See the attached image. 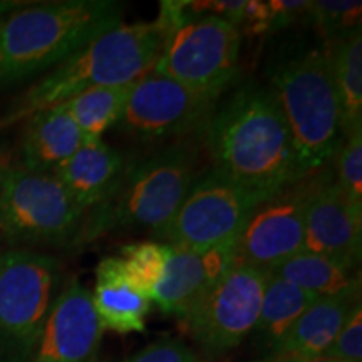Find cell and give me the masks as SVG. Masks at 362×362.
Instances as JSON below:
<instances>
[{
  "label": "cell",
  "instance_id": "cell-23",
  "mask_svg": "<svg viewBox=\"0 0 362 362\" xmlns=\"http://www.w3.org/2000/svg\"><path fill=\"white\" fill-rule=\"evenodd\" d=\"M131 84L84 90L62 104L79 128L84 141L103 139L106 131L117 126L128 101Z\"/></svg>",
  "mask_w": 362,
  "mask_h": 362
},
{
  "label": "cell",
  "instance_id": "cell-25",
  "mask_svg": "<svg viewBox=\"0 0 362 362\" xmlns=\"http://www.w3.org/2000/svg\"><path fill=\"white\" fill-rule=\"evenodd\" d=\"M309 0H247L245 13L240 24V34L267 35L287 29L309 17Z\"/></svg>",
  "mask_w": 362,
  "mask_h": 362
},
{
  "label": "cell",
  "instance_id": "cell-15",
  "mask_svg": "<svg viewBox=\"0 0 362 362\" xmlns=\"http://www.w3.org/2000/svg\"><path fill=\"white\" fill-rule=\"evenodd\" d=\"M304 250L361 264L362 208L342 193L332 173L325 176L307 205Z\"/></svg>",
  "mask_w": 362,
  "mask_h": 362
},
{
  "label": "cell",
  "instance_id": "cell-2",
  "mask_svg": "<svg viewBox=\"0 0 362 362\" xmlns=\"http://www.w3.org/2000/svg\"><path fill=\"white\" fill-rule=\"evenodd\" d=\"M123 22L112 0L19 4L0 16V88L24 83Z\"/></svg>",
  "mask_w": 362,
  "mask_h": 362
},
{
  "label": "cell",
  "instance_id": "cell-11",
  "mask_svg": "<svg viewBox=\"0 0 362 362\" xmlns=\"http://www.w3.org/2000/svg\"><path fill=\"white\" fill-rule=\"evenodd\" d=\"M269 272L235 264L183 319L185 330L205 354L235 349L255 327Z\"/></svg>",
  "mask_w": 362,
  "mask_h": 362
},
{
  "label": "cell",
  "instance_id": "cell-12",
  "mask_svg": "<svg viewBox=\"0 0 362 362\" xmlns=\"http://www.w3.org/2000/svg\"><path fill=\"white\" fill-rule=\"evenodd\" d=\"M327 175V170L307 175L257 205L235 238L237 264L270 272L304 250L307 205Z\"/></svg>",
  "mask_w": 362,
  "mask_h": 362
},
{
  "label": "cell",
  "instance_id": "cell-1",
  "mask_svg": "<svg viewBox=\"0 0 362 362\" xmlns=\"http://www.w3.org/2000/svg\"><path fill=\"white\" fill-rule=\"evenodd\" d=\"M203 138L214 168L264 200L307 176L277 101L253 79L216 106Z\"/></svg>",
  "mask_w": 362,
  "mask_h": 362
},
{
  "label": "cell",
  "instance_id": "cell-3",
  "mask_svg": "<svg viewBox=\"0 0 362 362\" xmlns=\"http://www.w3.org/2000/svg\"><path fill=\"white\" fill-rule=\"evenodd\" d=\"M163 39L165 34L156 21L121 22L45 72L0 117V131L35 112L61 106L84 90L134 83L153 71Z\"/></svg>",
  "mask_w": 362,
  "mask_h": 362
},
{
  "label": "cell",
  "instance_id": "cell-4",
  "mask_svg": "<svg viewBox=\"0 0 362 362\" xmlns=\"http://www.w3.org/2000/svg\"><path fill=\"white\" fill-rule=\"evenodd\" d=\"M198 149L170 143L126 163L115 188L84 216L72 248H83L111 233L148 228L149 233L173 218L197 180Z\"/></svg>",
  "mask_w": 362,
  "mask_h": 362
},
{
  "label": "cell",
  "instance_id": "cell-19",
  "mask_svg": "<svg viewBox=\"0 0 362 362\" xmlns=\"http://www.w3.org/2000/svg\"><path fill=\"white\" fill-rule=\"evenodd\" d=\"M24 123L21 166L30 171L54 175L84 143L79 128L62 104L35 112Z\"/></svg>",
  "mask_w": 362,
  "mask_h": 362
},
{
  "label": "cell",
  "instance_id": "cell-30",
  "mask_svg": "<svg viewBox=\"0 0 362 362\" xmlns=\"http://www.w3.org/2000/svg\"><path fill=\"white\" fill-rule=\"evenodd\" d=\"M297 362H344V361H337V359H330V357H314V359H307V361H297Z\"/></svg>",
  "mask_w": 362,
  "mask_h": 362
},
{
  "label": "cell",
  "instance_id": "cell-22",
  "mask_svg": "<svg viewBox=\"0 0 362 362\" xmlns=\"http://www.w3.org/2000/svg\"><path fill=\"white\" fill-rule=\"evenodd\" d=\"M317 298L320 297L285 282L277 275L269 274L259 319L252 330L255 332L260 346L270 352L274 351L285 337V334L297 322L298 317L304 314Z\"/></svg>",
  "mask_w": 362,
  "mask_h": 362
},
{
  "label": "cell",
  "instance_id": "cell-5",
  "mask_svg": "<svg viewBox=\"0 0 362 362\" xmlns=\"http://www.w3.org/2000/svg\"><path fill=\"white\" fill-rule=\"evenodd\" d=\"M267 79L305 173L324 170L344 141L327 51L304 49L288 54L272 62Z\"/></svg>",
  "mask_w": 362,
  "mask_h": 362
},
{
  "label": "cell",
  "instance_id": "cell-16",
  "mask_svg": "<svg viewBox=\"0 0 362 362\" xmlns=\"http://www.w3.org/2000/svg\"><path fill=\"white\" fill-rule=\"evenodd\" d=\"M359 302L361 292L317 298L270 352L269 361L297 362L324 356Z\"/></svg>",
  "mask_w": 362,
  "mask_h": 362
},
{
  "label": "cell",
  "instance_id": "cell-21",
  "mask_svg": "<svg viewBox=\"0 0 362 362\" xmlns=\"http://www.w3.org/2000/svg\"><path fill=\"white\" fill-rule=\"evenodd\" d=\"M336 86L344 138L362 131V35L361 29L325 45Z\"/></svg>",
  "mask_w": 362,
  "mask_h": 362
},
{
  "label": "cell",
  "instance_id": "cell-28",
  "mask_svg": "<svg viewBox=\"0 0 362 362\" xmlns=\"http://www.w3.org/2000/svg\"><path fill=\"white\" fill-rule=\"evenodd\" d=\"M324 357L344 362H362V305L357 304Z\"/></svg>",
  "mask_w": 362,
  "mask_h": 362
},
{
  "label": "cell",
  "instance_id": "cell-26",
  "mask_svg": "<svg viewBox=\"0 0 362 362\" xmlns=\"http://www.w3.org/2000/svg\"><path fill=\"white\" fill-rule=\"evenodd\" d=\"M361 13L359 0H310L309 6V19L327 42L359 30Z\"/></svg>",
  "mask_w": 362,
  "mask_h": 362
},
{
  "label": "cell",
  "instance_id": "cell-29",
  "mask_svg": "<svg viewBox=\"0 0 362 362\" xmlns=\"http://www.w3.org/2000/svg\"><path fill=\"white\" fill-rule=\"evenodd\" d=\"M123 362H200L192 347L175 337H161Z\"/></svg>",
  "mask_w": 362,
  "mask_h": 362
},
{
  "label": "cell",
  "instance_id": "cell-32",
  "mask_svg": "<svg viewBox=\"0 0 362 362\" xmlns=\"http://www.w3.org/2000/svg\"><path fill=\"white\" fill-rule=\"evenodd\" d=\"M0 255H2V248H0Z\"/></svg>",
  "mask_w": 362,
  "mask_h": 362
},
{
  "label": "cell",
  "instance_id": "cell-7",
  "mask_svg": "<svg viewBox=\"0 0 362 362\" xmlns=\"http://www.w3.org/2000/svg\"><path fill=\"white\" fill-rule=\"evenodd\" d=\"M57 260L13 248L0 255V362H30L51 312Z\"/></svg>",
  "mask_w": 362,
  "mask_h": 362
},
{
  "label": "cell",
  "instance_id": "cell-17",
  "mask_svg": "<svg viewBox=\"0 0 362 362\" xmlns=\"http://www.w3.org/2000/svg\"><path fill=\"white\" fill-rule=\"evenodd\" d=\"M124 166V156L117 149L103 139H94L81 144L78 151L59 166L54 176L88 214L110 197Z\"/></svg>",
  "mask_w": 362,
  "mask_h": 362
},
{
  "label": "cell",
  "instance_id": "cell-8",
  "mask_svg": "<svg viewBox=\"0 0 362 362\" xmlns=\"http://www.w3.org/2000/svg\"><path fill=\"white\" fill-rule=\"evenodd\" d=\"M242 34L218 17L183 22L165 35L153 71L202 96L218 99L238 78Z\"/></svg>",
  "mask_w": 362,
  "mask_h": 362
},
{
  "label": "cell",
  "instance_id": "cell-18",
  "mask_svg": "<svg viewBox=\"0 0 362 362\" xmlns=\"http://www.w3.org/2000/svg\"><path fill=\"white\" fill-rule=\"evenodd\" d=\"M90 298L103 329L116 334L144 332L146 329L153 300L129 282L119 257L99 260Z\"/></svg>",
  "mask_w": 362,
  "mask_h": 362
},
{
  "label": "cell",
  "instance_id": "cell-9",
  "mask_svg": "<svg viewBox=\"0 0 362 362\" xmlns=\"http://www.w3.org/2000/svg\"><path fill=\"white\" fill-rule=\"evenodd\" d=\"M262 202L259 194L211 168L197 176L173 218L151 235L170 247L205 250L237 238Z\"/></svg>",
  "mask_w": 362,
  "mask_h": 362
},
{
  "label": "cell",
  "instance_id": "cell-10",
  "mask_svg": "<svg viewBox=\"0 0 362 362\" xmlns=\"http://www.w3.org/2000/svg\"><path fill=\"white\" fill-rule=\"evenodd\" d=\"M220 101L149 71L129 88L117 128L141 141L203 136Z\"/></svg>",
  "mask_w": 362,
  "mask_h": 362
},
{
  "label": "cell",
  "instance_id": "cell-6",
  "mask_svg": "<svg viewBox=\"0 0 362 362\" xmlns=\"http://www.w3.org/2000/svg\"><path fill=\"white\" fill-rule=\"evenodd\" d=\"M84 216L54 175L0 166V235L8 242L72 247Z\"/></svg>",
  "mask_w": 362,
  "mask_h": 362
},
{
  "label": "cell",
  "instance_id": "cell-14",
  "mask_svg": "<svg viewBox=\"0 0 362 362\" xmlns=\"http://www.w3.org/2000/svg\"><path fill=\"white\" fill-rule=\"evenodd\" d=\"M235 264V240L205 250L171 247L153 302L161 312L183 320Z\"/></svg>",
  "mask_w": 362,
  "mask_h": 362
},
{
  "label": "cell",
  "instance_id": "cell-31",
  "mask_svg": "<svg viewBox=\"0 0 362 362\" xmlns=\"http://www.w3.org/2000/svg\"><path fill=\"white\" fill-rule=\"evenodd\" d=\"M247 362H270L269 359H259V361H247Z\"/></svg>",
  "mask_w": 362,
  "mask_h": 362
},
{
  "label": "cell",
  "instance_id": "cell-24",
  "mask_svg": "<svg viewBox=\"0 0 362 362\" xmlns=\"http://www.w3.org/2000/svg\"><path fill=\"white\" fill-rule=\"evenodd\" d=\"M170 252V245L156 240L128 243L121 248L119 259L123 262L126 277L151 300L165 275Z\"/></svg>",
  "mask_w": 362,
  "mask_h": 362
},
{
  "label": "cell",
  "instance_id": "cell-13",
  "mask_svg": "<svg viewBox=\"0 0 362 362\" xmlns=\"http://www.w3.org/2000/svg\"><path fill=\"white\" fill-rule=\"evenodd\" d=\"M103 334L90 291L72 279L54 298L30 362H98Z\"/></svg>",
  "mask_w": 362,
  "mask_h": 362
},
{
  "label": "cell",
  "instance_id": "cell-20",
  "mask_svg": "<svg viewBox=\"0 0 362 362\" xmlns=\"http://www.w3.org/2000/svg\"><path fill=\"white\" fill-rule=\"evenodd\" d=\"M269 274L277 275L285 282L317 297H336L342 293L361 292L359 264L320 253L302 250L272 269Z\"/></svg>",
  "mask_w": 362,
  "mask_h": 362
},
{
  "label": "cell",
  "instance_id": "cell-27",
  "mask_svg": "<svg viewBox=\"0 0 362 362\" xmlns=\"http://www.w3.org/2000/svg\"><path fill=\"white\" fill-rule=\"evenodd\" d=\"M332 161L336 163L334 183L356 206L362 208V131L344 138Z\"/></svg>",
  "mask_w": 362,
  "mask_h": 362
}]
</instances>
